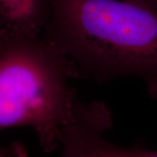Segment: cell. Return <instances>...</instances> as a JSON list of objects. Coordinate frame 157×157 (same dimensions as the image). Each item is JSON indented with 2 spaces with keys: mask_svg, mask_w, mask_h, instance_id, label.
I'll use <instances>...</instances> for the list:
<instances>
[{
  "mask_svg": "<svg viewBox=\"0 0 157 157\" xmlns=\"http://www.w3.org/2000/svg\"><path fill=\"white\" fill-rule=\"evenodd\" d=\"M6 39V33L0 29V48L2 47V45L4 44V42H5V40Z\"/></svg>",
  "mask_w": 157,
  "mask_h": 157,
  "instance_id": "8",
  "label": "cell"
},
{
  "mask_svg": "<svg viewBox=\"0 0 157 157\" xmlns=\"http://www.w3.org/2000/svg\"><path fill=\"white\" fill-rule=\"evenodd\" d=\"M27 151L21 143L0 144V157H26Z\"/></svg>",
  "mask_w": 157,
  "mask_h": 157,
  "instance_id": "5",
  "label": "cell"
},
{
  "mask_svg": "<svg viewBox=\"0 0 157 157\" xmlns=\"http://www.w3.org/2000/svg\"><path fill=\"white\" fill-rule=\"evenodd\" d=\"M135 157H157V149L156 150H150L142 147L141 150Z\"/></svg>",
  "mask_w": 157,
  "mask_h": 157,
  "instance_id": "7",
  "label": "cell"
},
{
  "mask_svg": "<svg viewBox=\"0 0 157 157\" xmlns=\"http://www.w3.org/2000/svg\"><path fill=\"white\" fill-rule=\"evenodd\" d=\"M157 12V0H128Z\"/></svg>",
  "mask_w": 157,
  "mask_h": 157,
  "instance_id": "6",
  "label": "cell"
},
{
  "mask_svg": "<svg viewBox=\"0 0 157 157\" xmlns=\"http://www.w3.org/2000/svg\"><path fill=\"white\" fill-rule=\"evenodd\" d=\"M44 38L78 77L141 79L157 100V12L128 0H50Z\"/></svg>",
  "mask_w": 157,
  "mask_h": 157,
  "instance_id": "1",
  "label": "cell"
},
{
  "mask_svg": "<svg viewBox=\"0 0 157 157\" xmlns=\"http://www.w3.org/2000/svg\"><path fill=\"white\" fill-rule=\"evenodd\" d=\"M50 16V0H0V29L7 37L40 36Z\"/></svg>",
  "mask_w": 157,
  "mask_h": 157,
  "instance_id": "4",
  "label": "cell"
},
{
  "mask_svg": "<svg viewBox=\"0 0 157 157\" xmlns=\"http://www.w3.org/2000/svg\"><path fill=\"white\" fill-rule=\"evenodd\" d=\"M112 113L102 101L78 100L60 135L61 157H135L142 147H122L106 138L112 128Z\"/></svg>",
  "mask_w": 157,
  "mask_h": 157,
  "instance_id": "3",
  "label": "cell"
},
{
  "mask_svg": "<svg viewBox=\"0 0 157 157\" xmlns=\"http://www.w3.org/2000/svg\"><path fill=\"white\" fill-rule=\"evenodd\" d=\"M78 78L67 57L44 37H7L0 48V130L32 127L46 153L60 147L78 99Z\"/></svg>",
  "mask_w": 157,
  "mask_h": 157,
  "instance_id": "2",
  "label": "cell"
}]
</instances>
